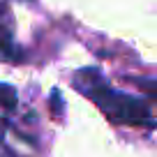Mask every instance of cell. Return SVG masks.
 Here are the masks:
<instances>
[{"label": "cell", "instance_id": "3957f363", "mask_svg": "<svg viewBox=\"0 0 157 157\" xmlns=\"http://www.w3.org/2000/svg\"><path fill=\"white\" fill-rule=\"evenodd\" d=\"M0 104H2L5 109H14L16 106V93H14V88L0 83Z\"/></svg>", "mask_w": 157, "mask_h": 157}, {"label": "cell", "instance_id": "7a4b0ae2", "mask_svg": "<svg viewBox=\"0 0 157 157\" xmlns=\"http://www.w3.org/2000/svg\"><path fill=\"white\" fill-rule=\"evenodd\" d=\"M19 49H16L14 39H12L10 30L5 25H0V63H14L19 60Z\"/></svg>", "mask_w": 157, "mask_h": 157}, {"label": "cell", "instance_id": "6da1fadb", "mask_svg": "<svg viewBox=\"0 0 157 157\" xmlns=\"http://www.w3.org/2000/svg\"><path fill=\"white\" fill-rule=\"evenodd\" d=\"M74 86L78 88V93H83L86 97H90L109 118L118 120V123L136 125V127H152V111L150 104L143 99L129 97V95L116 93L111 86L97 74V69H81L74 76Z\"/></svg>", "mask_w": 157, "mask_h": 157}]
</instances>
